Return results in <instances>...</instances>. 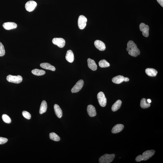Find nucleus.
Returning a JSON list of instances; mask_svg holds the SVG:
<instances>
[{
	"instance_id": "nucleus-25",
	"label": "nucleus",
	"mask_w": 163,
	"mask_h": 163,
	"mask_svg": "<svg viewBox=\"0 0 163 163\" xmlns=\"http://www.w3.org/2000/svg\"><path fill=\"white\" fill-rule=\"evenodd\" d=\"M140 106L142 108L146 109L150 107V103H146L145 99L143 98L141 100Z\"/></svg>"
},
{
	"instance_id": "nucleus-2",
	"label": "nucleus",
	"mask_w": 163,
	"mask_h": 163,
	"mask_svg": "<svg viewBox=\"0 0 163 163\" xmlns=\"http://www.w3.org/2000/svg\"><path fill=\"white\" fill-rule=\"evenodd\" d=\"M115 154H106L101 156L99 158V161L100 163H109L113 161L115 158Z\"/></svg>"
},
{
	"instance_id": "nucleus-7",
	"label": "nucleus",
	"mask_w": 163,
	"mask_h": 163,
	"mask_svg": "<svg viewBox=\"0 0 163 163\" xmlns=\"http://www.w3.org/2000/svg\"><path fill=\"white\" fill-rule=\"evenodd\" d=\"M139 29L142 32V34L143 36L147 37L149 36V27L147 25L145 24L144 23H142L139 25Z\"/></svg>"
},
{
	"instance_id": "nucleus-1",
	"label": "nucleus",
	"mask_w": 163,
	"mask_h": 163,
	"mask_svg": "<svg viewBox=\"0 0 163 163\" xmlns=\"http://www.w3.org/2000/svg\"><path fill=\"white\" fill-rule=\"evenodd\" d=\"M126 50L129 54L134 57H136L140 54V51L133 41H130L127 44Z\"/></svg>"
},
{
	"instance_id": "nucleus-26",
	"label": "nucleus",
	"mask_w": 163,
	"mask_h": 163,
	"mask_svg": "<svg viewBox=\"0 0 163 163\" xmlns=\"http://www.w3.org/2000/svg\"><path fill=\"white\" fill-rule=\"evenodd\" d=\"M99 66L102 68L107 67L110 66V63L105 60H100L99 62Z\"/></svg>"
},
{
	"instance_id": "nucleus-3",
	"label": "nucleus",
	"mask_w": 163,
	"mask_h": 163,
	"mask_svg": "<svg viewBox=\"0 0 163 163\" xmlns=\"http://www.w3.org/2000/svg\"><path fill=\"white\" fill-rule=\"evenodd\" d=\"M6 79L9 82L18 84L22 82L23 79L20 75L14 76L9 75L7 77Z\"/></svg>"
},
{
	"instance_id": "nucleus-12",
	"label": "nucleus",
	"mask_w": 163,
	"mask_h": 163,
	"mask_svg": "<svg viewBox=\"0 0 163 163\" xmlns=\"http://www.w3.org/2000/svg\"><path fill=\"white\" fill-rule=\"evenodd\" d=\"M3 27L5 29L10 30L16 28L17 27V25L13 22H8L4 23Z\"/></svg>"
},
{
	"instance_id": "nucleus-17",
	"label": "nucleus",
	"mask_w": 163,
	"mask_h": 163,
	"mask_svg": "<svg viewBox=\"0 0 163 163\" xmlns=\"http://www.w3.org/2000/svg\"><path fill=\"white\" fill-rule=\"evenodd\" d=\"M124 127V125L122 124H117L113 128L112 130V133L113 134L118 133L121 132L123 129Z\"/></svg>"
},
{
	"instance_id": "nucleus-24",
	"label": "nucleus",
	"mask_w": 163,
	"mask_h": 163,
	"mask_svg": "<svg viewBox=\"0 0 163 163\" xmlns=\"http://www.w3.org/2000/svg\"><path fill=\"white\" fill-rule=\"evenodd\" d=\"M50 138L54 141H58L60 140V138L57 135L54 133H51L50 134Z\"/></svg>"
},
{
	"instance_id": "nucleus-23",
	"label": "nucleus",
	"mask_w": 163,
	"mask_h": 163,
	"mask_svg": "<svg viewBox=\"0 0 163 163\" xmlns=\"http://www.w3.org/2000/svg\"><path fill=\"white\" fill-rule=\"evenodd\" d=\"M32 73L34 75L41 76L44 75L45 74V72L44 70L34 69L32 70Z\"/></svg>"
},
{
	"instance_id": "nucleus-5",
	"label": "nucleus",
	"mask_w": 163,
	"mask_h": 163,
	"mask_svg": "<svg viewBox=\"0 0 163 163\" xmlns=\"http://www.w3.org/2000/svg\"><path fill=\"white\" fill-rule=\"evenodd\" d=\"M86 18L83 15H81L78 19V26L81 29H83L86 25L87 22Z\"/></svg>"
},
{
	"instance_id": "nucleus-31",
	"label": "nucleus",
	"mask_w": 163,
	"mask_h": 163,
	"mask_svg": "<svg viewBox=\"0 0 163 163\" xmlns=\"http://www.w3.org/2000/svg\"><path fill=\"white\" fill-rule=\"evenodd\" d=\"M136 161L137 162L141 161H143V157L142 155H139L137 157H136V159H135Z\"/></svg>"
},
{
	"instance_id": "nucleus-33",
	"label": "nucleus",
	"mask_w": 163,
	"mask_h": 163,
	"mask_svg": "<svg viewBox=\"0 0 163 163\" xmlns=\"http://www.w3.org/2000/svg\"><path fill=\"white\" fill-rule=\"evenodd\" d=\"M147 102L149 103H150L151 102V101L150 99H148L147 100Z\"/></svg>"
},
{
	"instance_id": "nucleus-10",
	"label": "nucleus",
	"mask_w": 163,
	"mask_h": 163,
	"mask_svg": "<svg viewBox=\"0 0 163 163\" xmlns=\"http://www.w3.org/2000/svg\"><path fill=\"white\" fill-rule=\"evenodd\" d=\"M37 3L35 1L31 0L28 1L26 4L25 8L27 11L31 12L33 11L37 6Z\"/></svg>"
},
{
	"instance_id": "nucleus-19",
	"label": "nucleus",
	"mask_w": 163,
	"mask_h": 163,
	"mask_svg": "<svg viewBox=\"0 0 163 163\" xmlns=\"http://www.w3.org/2000/svg\"><path fill=\"white\" fill-rule=\"evenodd\" d=\"M40 66L42 68L45 69L52 70V71H55L56 68L54 66H52L51 64L48 63H41L40 65Z\"/></svg>"
},
{
	"instance_id": "nucleus-27",
	"label": "nucleus",
	"mask_w": 163,
	"mask_h": 163,
	"mask_svg": "<svg viewBox=\"0 0 163 163\" xmlns=\"http://www.w3.org/2000/svg\"><path fill=\"white\" fill-rule=\"evenodd\" d=\"M2 118L3 121L6 123L10 124L11 122V120L10 118L6 114H3Z\"/></svg>"
},
{
	"instance_id": "nucleus-28",
	"label": "nucleus",
	"mask_w": 163,
	"mask_h": 163,
	"mask_svg": "<svg viewBox=\"0 0 163 163\" xmlns=\"http://www.w3.org/2000/svg\"><path fill=\"white\" fill-rule=\"evenodd\" d=\"M5 51L3 44L0 42V56H2L5 55Z\"/></svg>"
},
{
	"instance_id": "nucleus-21",
	"label": "nucleus",
	"mask_w": 163,
	"mask_h": 163,
	"mask_svg": "<svg viewBox=\"0 0 163 163\" xmlns=\"http://www.w3.org/2000/svg\"><path fill=\"white\" fill-rule=\"evenodd\" d=\"M47 109V104L46 101H42L41 103L40 107L39 113L40 114H42L46 111Z\"/></svg>"
},
{
	"instance_id": "nucleus-22",
	"label": "nucleus",
	"mask_w": 163,
	"mask_h": 163,
	"mask_svg": "<svg viewBox=\"0 0 163 163\" xmlns=\"http://www.w3.org/2000/svg\"><path fill=\"white\" fill-rule=\"evenodd\" d=\"M121 104H122V102H121V100H117L113 105L112 107L111 108L112 110L113 111H117L121 107Z\"/></svg>"
},
{
	"instance_id": "nucleus-15",
	"label": "nucleus",
	"mask_w": 163,
	"mask_h": 163,
	"mask_svg": "<svg viewBox=\"0 0 163 163\" xmlns=\"http://www.w3.org/2000/svg\"><path fill=\"white\" fill-rule=\"evenodd\" d=\"M66 59L69 62H73L74 60V55L73 52L71 50H69L67 52L66 56Z\"/></svg>"
},
{
	"instance_id": "nucleus-20",
	"label": "nucleus",
	"mask_w": 163,
	"mask_h": 163,
	"mask_svg": "<svg viewBox=\"0 0 163 163\" xmlns=\"http://www.w3.org/2000/svg\"><path fill=\"white\" fill-rule=\"evenodd\" d=\"M145 72L149 76L154 77L157 76L158 72L154 69L148 68L146 69Z\"/></svg>"
},
{
	"instance_id": "nucleus-8",
	"label": "nucleus",
	"mask_w": 163,
	"mask_h": 163,
	"mask_svg": "<svg viewBox=\"0 0 163 163\" xmlns=\"http://www.w3.org/2000/svg\"><path fill=\"white\" fill-rule=\"evenodd\" d=\"M52 42L54 44L61 48H63L65 44V40L61 38H54L52 40Z\"/></svg>"
},
{
	"instance_id": "nucleus-13",
	"label": "nucleus",
	"mask_w": 163,
	"mask_h": 163,
	"mask_svg": "<svg viewBox=\"0 0 163 163\" xmlns=\"http://www.w3.org/2000/svg\"><path fill=\"white\" fill-rule=\"evenodd\" d=\"M94 45L100 51H104L106 49L105 45L102 41L97 40L95 41Z\"/></svg>"
},
{
	"instance_id": "nucleus-32",
	"label": "nucleus",
	"mask_w": 163,
	"mask_h": 163,
	"mask_svg": "<svg viewBox=\"0 0 163 163\" xmlns=\"http://www.w3.org/2000/svg\"><path fill=\"white\" fill-rule=\"evenodd\" d=\"M157 1L161 6L163 7V0H157Z\"/></svg>"
},
{
	"instance_id": "nucleus-4",
	"label": "nucleus",
	"mask_w": 163,
	"mask_h": 163,
	"mask_svg": "<svg viewBox=\"0 0 163 163\" xmlns=\"http://www.w3.org/2000/svg\"><path fill=\"white\" fill-rule=\"evenodd\" d=\"M97 99L99 105L102 107L106 106L107 103V99L103 92H100L98 93Z\"/></svg>"
},
{
	"instance_id": "nucleus-16",
	"label": "nucleus",
	"mask_w": 163,
	"mask_h": 163,
	"mask_svg": "<svg viewBox=\"0 0 163 163\" xmlns=\"http://www.w3.org/2000/svg\"><path fill=\"white\" fill-rule=\"evenodd\" d=\"M87 63L88 67L91 70L95 71L97 69V65L94 60L89 58L87 60Z\"/></svg>"
},
{
	"instance_id": "nucleus-29",
	"label": "nucleus",
	"mask_w": 163,
	"mask_h": 163,
	"mask_svg": "<svg viewBox=\"0 0 163 163\" xmlns=\"http://www.w3.org/2000/svg\"><path fill=\"white\" fill-rule=\"evenodd\" d=\"M22 114L24 118L27 119H30L31 118V114L28 112L26 111H23L22 112Z\"/></svg>"
},
{
	"instance_id": "nucleus-14",
	"label": "nucleus",
	"mask_w": 163,
	"mask_h": 163,
	"mask_svg": "<svg viewBox=\"0 0 163 163\" xmlns=\"http://www.w3.org/2000/svg\"><path fill=\"white\" fill-rule=\"evenodd\" d=\"M88 114L91 117H94L96 115V112L95 107L92 105H89L87 108Z\"/></svg>"
},
{
	"instance_id": "nucleus-11",
	"label": "nucleus",
	"mask_w": 163,
	"mask_h": 163,
	"mask_svg": "<svg viewBox=\"0 0 163 163\" xmlns=\"http://www.w3.org/2000/svg\"><path fill=\"white\" fill-rule=\"evenodd\" d=\"M155 151L154 150H147L144 152L142 154L143 161H146L154 155L155 153Z\"/></svg>"
},
{
	"instance_id": "nucleus-6",
	"label": "nucleus",
	"mask_w": 163,
	"mask_h": 163,
	"mask_svg": "<svg viewBox=\"0 0 163 163\" xmlns=\"http://www.w3.org/2000/svg\"><path fill=\"white\" fill-rule=\"evenodd\" d=\"M84 81L82 80H80L71 89L72 93H77L79 92L82 88L84 85Z\"/></svg>"
},
{
	"instance_id": "nucleus-30",
	"label": "nucleus",
	"mask_w": 163,
	"mask_h": 163,
	"mask_svg": "<svg viewBox=\"0 0 163 163\" xmlns=\"http://www.w3.org/2000/svg\"><path fill=\"white\" fill-rule=\"evenodd\" d=\"M8 139L5 138L0 137V144H3L8 141Z\"/></svg>"
},
{
	"instance_id": "nucleus-9",
	"label": "nucleus",
	"mask_w": 163,
	"mask_h": 163,
	"mask_svg": "<svg viewBox=\"0 0 163 163\" xmlns=\"http://www.w3.org/2000/svg\"><path fill=\"white\" fill-rule=\"evenodd\" d=\"M112 81L114 83L119 84L123 81L128 82L129 81V79L128 78L124 77L122 76L118 75L114 77Z\"/></svg>"
},
{
	"instance_id": "nucleus-18",
	"label": "nucleus",
	"mask_w": 163,
	"mask_h": 163,
	"mask_svg": "<svg viewBox=\"0 0 163 163\" xmlns=\"http://www.w3.org/2000/svg\"><path fill=\"white\" fill-rule=\"evenodd\" d=\"M54 109L55 114L58 118H61L62 116L63 112L60 106L57 104H55L54 106Z\"/></svg>"
}]
</instances>
